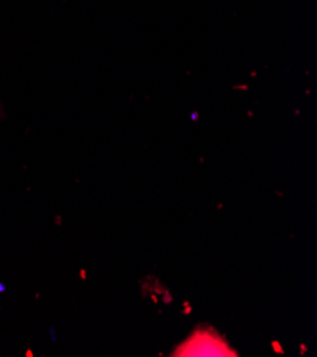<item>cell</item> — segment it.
I'll return each mask as SVG.
<instances>
[{
  "label": "cell",
  "mask_w": 317,
  "mask_h": 357,
  "mask_svg": "<svg viewBox=\"0 0 317 357\" xmlns=\"http://www.w3.org/2000/svg\"><path fill=\"white\" fill-rule=\"evenodd\" d=\"M0 116H2V109H0Z\"/></svg>",
  "instance_id": "cell-2"
},
{
  "label": "cell",
  "mask_w": 317,
  "mask_h": 357,
  "mask_svg": "<svg viewBox=\"0 0 317 357\" xmlns=\"http://www.w3.org/2000/svg\"><path fill=\"white\" fill-rule=\"evenodd\" d=\"M175 356H235V351L214 332H195L184 344H181Z\"/></svg>",
  "instance_id": "cell-1"
}]
</instances>
